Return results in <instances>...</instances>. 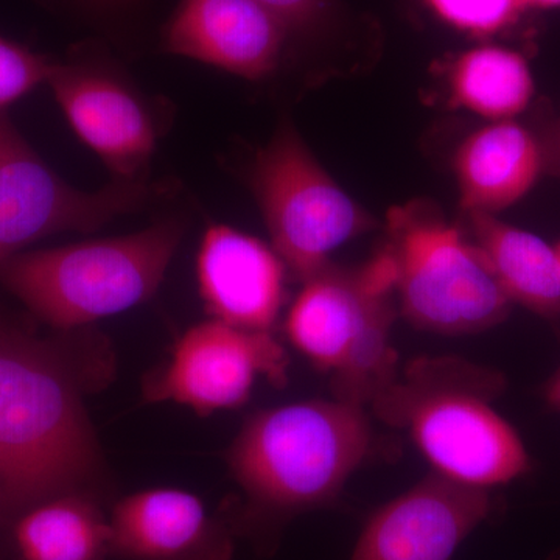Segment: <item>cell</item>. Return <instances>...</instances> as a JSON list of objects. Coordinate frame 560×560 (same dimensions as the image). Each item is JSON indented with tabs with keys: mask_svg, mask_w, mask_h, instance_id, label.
Here are the masks:
<instances>
[{
	"mask_svg": "<svg viewBox=\"0 0 560 560\" xmlns=\"http://www.w3.org/2000/svg\"><path fill=\"white\" fill-rule=\"evenodd\" d=\"M83 386L54 346L0 326V525L61 493L102 495Z\"/></svg>",
	"mask_w": 560,
	"mask_h": 560,
	"instance_id": "1",
	"label": "cell"
},
{
	"mask_svg": "<svg viewBox=\"0 0 560 560\" xmlns=\"http://www.w3.org/2000/svg\"><path fill=\"white\" fill-rule=\"evenodd\" d=\"M371 438L364 407L340 399L298 401L250 416L226 453L246 499L228 521L235 536L271 550L291 518L338 499L370 453Z\"/></svg>",
	"mask_w": 560,
	"mask_h": 560,
	"instance_id": "2",
	"label": "cell"
},
{
	"mask_svg": "<svg viewBox=\"0 0 560 560\" xmlns=\"http://www.w3.org/2000/svg\"><path fill=\"white\" fill-rule=\"evenodd\" d=\"M503 388L501 374L488 368L420 357L371 407L383 422L410 433L433 471L489 490L530 466L517 431L490 405Z\"/></svg>",
	"mask_w": 560,
	"mask_h": 560,
	"instance_id": "3",
	"label": "cell"
},
{
	"mask_svg": "<svg viewBox=\"0 0 560 560\" xmlns=\"http://www.w3.org/2000/svg\"><path fill=\"white\" fill-rule=\"evenodd\" d=\"M184 232L183 220L164 219L135 234L20 253L0 267V282L54 329H81L151 300Z\"/></svg>",
	"mask_w": 560,
	"mask_h": 560,
	"instance_id": "4",
	"label": "cell"
},
{
	"mask_svg": "<svg viewBox=\"0 0 560 560\" xmlns=\"http://www.w3.org/2000/svg\"><path fill=\"white\" fill-rule=\"evenodd\" d=\"M396 265L383 248L360 268L327 264L302 282L285 330L291 345L330 372L335 399L366 407L396 381Z\"/></svg>",
	"mask_w": 560,
	"mask_h": 560,
	"instance_id": "5",
	"label": "cell"
},
{
	"mask_svg": "<svg viewBox=\"0 0 560 560\" xmlns=\"http://www.w3.org/2000/svg\"><path fill=\"white\" fill-rule=\"evenodd\" d=\"M386 228L400 311L412 326L469 335L508 318L512 301L489 261L433 206H397L389 210Z\"/></svg>",
	"mask_w": 560,
	"mask_h": 560,
	"instance_id": "6",
	"label": "cell"
},
{
	"mask_svg": "<svg viewBox=\"0 0 560 560\" xmlns=\"http://www.w3.org/2000/svg\"><path fill=\"white\" fill-rule=\"evenodd\" d=\"M250 189L272 248L301 282L330 264L335 249L374 226L370 213L324 171L291 124L280 125L257 153Z\"/></svg>",
	"mask_w": 560,
	"mask_h": 560,
	"instance_id": "7",
	"label": "cell"
},
{
	"mask_svg": "<svg viewBox=\"0 0 560 560\" xmlns=\"http://www.w3.org/2000/svg\"><path fill=\"white\" fill-rule=\"evenodd\" d=\"M171 183L113 180L84 191L51 171L0 113V267L33 242L60 232H94L117 217L164 200Z\"/></svg>",
	"mask_w": 560,
	"mask_h": 560,
	"instance_id": "8",
	"label": "cell"
},
{
	"mask_svg": "<svg viewBox=\"0 0 560 560\" xmlns=\"http://www.w3.org/2000/svg\"><path fill=\"white\" fill-rule=\"evenodd\" d=\"M289 355L271 331H257L209 319L184 331L171 357L143 381L149 404L189 407L200 416L235 410L249 400L259 377L282 388Z\"/></svg>",
	"mask_w": 560,
	"mask_h": 560,
	"instance_id": "9",
	"label": "cell"
},
{
	"mask_svg": "<svg viewBox=\"0 0 560 560\" xmlns=\"http://www.w3.org/2000/svg\"><path fill=\"white\" fill-rule=\"evenodd\" d=\"M47 84L72 130L114 179L145 180L160 121L124 73L98 61L57 62Z\"/></svg>",
	"mask_w": 560,
	"mask_h": 560,
	"instance_id": "10",
	"label": "cell"
},
{
	"mask_svg": "<svg viewBox=\"0 0 560 560\" xmlns=\"http://www.w3.org/2000/svg\"><path fill=\"white\" fill-rule=\"evenodd\" d=\"M492 508L488 489L433 471L371 515L350 560H452Z\"/></svg>",
	"mask_w": 560,
	"mask_h": 560,
	"instance_id": "11",
	"label": "cell"
},
{
	"mask_svg": "<svg viewBox=\"0 0 560 560\" xmlns=\"http://www.w3.org/2000/svg\"><path fill=\"white\" fill-rule=\"evenodd\" d=\"M110 558L232 560L231 523L187 490L154 488L124 497L109 511Z\"/></svg>",
	"mask_w": 560,
	"mask_h": 560,
	"instance_id": "12",
	"label": "cell"
},
{
	"mask_svg": "<svg viewBox=\"0 0 560 560\" xmlns=\"http://www.w3.org/2000/svg\"><path fill=\"white\" fill-rule=\"evenodd\" d=\"M289 32L256 0H180L162 47L246 80L279 68Z\"/></svg>",
	"mask_w": 560,
	"mask_h": 560,
	"instance_id": "13",
	"label": "cell"
},
{
	"mask_svg": "<svg viewBox=\"0 0 560 560\" xmlns=\"http://www.w3.org/2000/svg\"><path fill=\"white\" fill-rule=\"evenodd\" d=\"M285 268L267 243L210 224L197 256L198 291L210 319L271 331L285 298Z\"/></svg>",
	"mask_w": 560,
	"mask_h": 560,
	"instance_id": "14",
	"label": "cell"
},
{
	"mask_svg": "<svg viewBox=\"0 0 560 560\" xmlns=\"http://www.w3.org/2000/svg\"><path fill=\"white\" fill-rule=\"evenodd\" d=\"M547 171L544 142L525 125L495 120L471 132L455 156L464 213H497L522 200Z\"/></svg>",
	"mask_w": 560,
	"mask_h": 560,
	"instance_id": "15",
	"label": "cell"
},
{
	"mask_svg": "<svg viewBox=\"0 0 560 560\" xmlns=\"http://www.w3.org/2000/svg\"><path fill=\"white\" fill-rule=\"evenodd\" d=\"M474 243L512 302L547 319L560 316V259L539 235L492 213H466Z\"/></svg>",
	"mask_w": 560,
	"mask_h": 560,
	"instance_id": "16",
	"label": "cell"
},
{
	"mask_svg": "<svg viewBox=\"0 0 560 560\" xmlns=\"http://www.w3.org/2000/svg\"><path fill=\"white\" fill-rule=\"evenodd\" d=\"M9 526L20 560L110 558L109 514L97 493L50 497L21 512Z\"/></svg>",
	"mask_w": 560,
	"mask_h": 560,
	"instance_id": "17",
	"label": "cell"
},
{
	"mask_svg": "<svg viewBox=\"0 0 560 560\" xmlns=\"http://www.w3.org/2000/svg\"><path fill=\"white\" fill-rule=\"evenodd\" d=\"M453 101L478 116L511 120L534 97L533 73L518 51L499 46L467 50L453 65Z\"/></svg>",
	"mask_w": 560,
	"mask_h": 560,
	"instance_id": "18",
	"label": "cell"
},
{
	"mask_svg": "<svg viewBox=\"0 0 560 560\" xmlns=\"http://www.w3.org/2000/svg\"><path fill=\"white\" fill-rule=\"evenodd\" d=\"M431 10L458 31L488 36L510 27L525 5L522 0H425Z\"/></svg>",
	"mask_w": 560,
	"mask_h": 560,
	"instance_id": "19",
	"label": "cell"
},
{
	"mask_svg": "<svg viewBox=\"0 0 560 560\" xmlns=\"http://www.w3.org/2000/svg\"><path fill=\"white\" fill-rule=\"evenodd\" d=\"M55 66L46 55L0 36V113L47 83Z\"/></svg>",
	"mask_w": 560,
	"mask_h": 560,
	"instance_id": "20",
	"label": "cell"
},
{
	"mask_svg": "<svg viewBox=\"0 0 560 560\" xmlns=\"http://www.w3.org/2000/svg\"><path fill=\"white\" fill-rule=\"evenodd\" d=\"M256 2L270 11L289 33L308 31L323 20L330 7V0H256Z\"/></svg>",
	"mask_w": 560,
	"mask_h": 560,
	"instance_id": "21",
	"label": "cell"
},
{
	"mask_svg": "<svg viewBox=\"0 0 560 560\" xmlns=\"http://www.w3.org/2000/svg\"><path fill=\"white\" fill-rule=\"evenodd\" d=\"M545 154H547V168L560 173V117L552 127L548 142L544 143Z\"/></svg>",
	"mask_w": 560,
	"mask_h": 560,
	"instance_id": "22",
	"label": "cell"
},
{
	"mask_svg": "<svg viewBox=\"0 0 560 560\" xmlns=\"http://www.w3.org/2000/svg\"><path fill=\"white\" fill-rule=\"evenodd\" d=\"M545 399L551 408L560 412V368L545 386Z\"/></svg>",
	"mask_w": 560,
	"mask_h": 560,
	"instance_id": "23",
	"label": "cell"
},
{
	"mask_svg": "<svg viewBox=\"0 0 560 560\" xmlns=\"http://www.w3.org/2000/svg\"><path fill=\"white\" fill-rule=\"evenodd\" d=\"M525 9H560V0H522Z\"/></svg>",
	"mask_w": 560,
	"mask_h": 560,
	"instance_id": "24",
	"label": "cell"
},
{
	"mask_svg": "<svg viewBox=\"0 0 560 560\" xmlns=\"http://www.w3.org/2000/svg\"><path fill=\"white\" fill-rule=\"evenodd\" d=\"M92 2L105 7H128L135 5V3L140 2V0H92Z\"/></svg>",
	"mask_w": 560,
	"mask_h": 560,
	"instance_id": "25",
	"label": "cell"
},
{
	"mask_svg": "<svg viewBox=\"0 0 560 560\" xmlns=\"http://www.w3.org/2000/svg\"><path fill=\"white\" fill-rule=\"evenodd\" d=\"M550 560H560V551L556 552L555 556H551Z\"/></svg>",
	"mask_w": 560,
	"mask_h": 560,
	"instance_id": "26",
	"label": "cell"
},
{
	"mask_svg": "<svg viewBox=\"0 0 560 560\" xmlns=\"http://www.w3.org/2000/svg\"><path fill=\"white\" fill-rule=\"evenodd\" d=\"M556 250H558V254H559V259H560V243L558 246H556Z\"/></svg>",
	"mask_w": 560,
	"mask_h": 560,
	"instance_id": "27",
	"label": "cell"
}]
</instances>
